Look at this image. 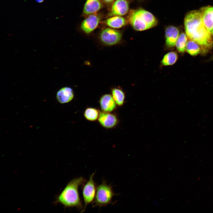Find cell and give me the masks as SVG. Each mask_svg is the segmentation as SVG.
Wrapping results in <instances>:
<instances>
[{
	"label": "cell",
	"mask_w": 213,
	"mask_h": 213,
	"mask_svg": "<svg viewBox=\"0 0 213 213\" xmlns=\"http://www.w3.org/2000/svg\"><path fill=\"white\" fill-rule=\"evenodd\" d=\"M184 26L188 38L198 44L202 51L206 52L212 49L213 39L204 24L201 12L195 10L188 13L185 18Z\"/></svg>",
	"instance_id": "6da1fadb"
},
{
	"label": "cell",
	"mask_w": 213,
	"mask_h": 213,
	"mask_svg": "<svg viewBox=\"0 0 213 213\" xmlns=\"http://www.w3.org/2000/svg\"><path fill=\"white\" fill-rule=\"evenodd\" d=\"M86 181V180L82 177L71 180L56 197L54 204H60L65 208L75 207L81 212H83L84 205L80 197L78 188Z\"/></svg>",
	"instance_id": "7a4b0ae2"
},
{
	"label": "cell",
	"mask_w": 213,
	"mask_h": 213,
	"mask_svg": "<svg viewBox=\"0 0 213 213\" xmlns=\"http://www.w3.org/2000/svg\"><path fill=\"white\" fill-rule=\"evenodd\" d=\"M128 21L135 30H145L156 25L157 20L151 12L142 9L134 10L128 16Z\"/></svg>",
	"instance_id": "3957f363"
},
{
	"label": "cell",
	"mask_w": 213,
	"mask_h": 213,
	"mask_svg": "<svg viewBox=\"0 0 213 213\" xmlns=\"http://www.w3.org/2000/svg\"><path fill=\"white\" fill-rule=\"evenodd\" d=\"M117 194L114 193L111 184L108 185L104 180L100 184L97 185L95 199L92 204L93 207H101L112 204V199Z\"/></svg>",
	"instance_id": "277c9868"
},
{
	"label": "cell",
	"mask_w": 213,
	"mask_h": 213,
	"mask_svg": "<svg viewBox=\"0 0 213 213\" xmlns=\"http://www.w3.org/2000/svg\"><path fill=\"white\" fill-rule=\"evenodd\" d=\"M95 174L94 172L91 175L88 180L82 185L84 202L83 212L85 211L87 206L93 201L95 196L97 185L93 180Z\"/></svg>",
	"instance_id": "5b68a950"
},
{
	"label": "cell",
	"mask_w": 213,
	"mask_h": 213,
	"mask_svg": "<svg viewBox=\"0 0 213 213\" xmlns=\"http://www.w3.org/2000/svg\"><path fill=\"white\" fill-rule=\"evenodd\" d=\"M121 33L113 28H107L104 29L100 34V39L104 44L112 46L119 43L122 38Z\"/></svg>",
	"instance_id": "8992f818"
},
{
	"label": "cell",
	"mask_w": 213,
	"mask_h": 213,
	"mask_svg": "<svg viewBox=\"0 0 213 213\" xmlns=\"http://www.w3.org/2000/svg\"><path fill=\"white\" fill-rule=\"evenodd\" d=\"M100 20V16L96 13L89 15L82 22L81 29L85 33L89 34L97 28Z\"/></svg>",
	"instance_id": "52a82bcc"
},
{
	"label": "cell",
	"mask_w": 213,
	"mask_h": 213,
	"mask_svg": "<svg viewBox=\"0 0 213 213\" xmlns=\"http://www.w3.org/2000/svg\"><path fill=\"white\" fill-rule=\"evenodd\" d=\"M179 35V30L176 27L170 26L167 27L165 31L166 47L169 49L173 48Z\"/></svg>",
	"instance_id": "ba28073f"
},
{
	"label": "cell",
	"mask_w": 213,
	"mask_h": 213,
	"mask_svg": "<svg viewBox=\"0 0 213 213\" xmlns=\"http://www.w3.org/2000/svg\"><path fill=\"white\" fill-rule=\"evenodd\" d=\"M129 3L127 0H116L111 7L109 15L122 16L126 14L129 10Z\"/></svg>",
	"instance_id": "9c48e42d"
},
{
	"label": "cell",
	"mask_w": 213,
	"mask_h": 213,
	"mask_svg": "<svg viewBox=\"0 0 213 213\" xmlns=\"http://www.w3.org/2000/svg\"><path fill=\"white\" fill-rule=\"evenodd\" d=\"M98 119L100 125L106 128L114 127L118 122L116 116L108 112H100Z\"/></svg>",
	"instance_id": "30bf717a"
},
{
	"label": "cell",
	"mask_w": 213,
	"mask_h": 213,
	"mask_svg": "<svg viewBox=\"0 0 213 213\" xmlns=\"http://www.w3.org/2000/svg\"><path fill=\"white\" fill-rule=\"evenodd\" d=\"M201 12L205 27L211 35L213 36V7L203 8Z\"/></svg>",
	"instance_id": "8fae6325"
},
{
	"label": "cell",
	"mask_w": 213,
	"mask_h": 213,
	"mask_svg": "<svg viewBox=\"0 0 213 213\" xmlns=\"http://www.w3.org/2000/svg\"><path fill=\"white\" fill-rule=\"evenodd\" d=\"M99 103L103 112H109L113 111L116 108V104L112 95L107 94L102 96Z\"/></svg>",
	"instance_id": "7c38bea8"
},
{
	"label": "cell",
	"mask_w": 213,
	"mask_h": 213,
	"mask_svg": "<svg viewBox=\"0 0 213 213\" xmlns=\"http://www.w3.org/2000/svg\"><path fill=\"white\" fill-rule=\"evenodd\" d=\"M74 97L72 89L70 87H65L61 88L57 92L56 98L60 103L63 104L71 101Z\"/></svg>",
	"instance_id": "4fadbf2b"
},
{
	"label": "cell",
	"mask_w": 213,
	"mask_h": 213,
	"mask_svg": "<svg viewBox=\"0 0 213 213\" xmlns=\"http://www.w3.org/2000/svg\"><path fill=\"white\" fill-rule=\"evenodd\" d=\"M102 7V4L100 0H86L83 7V12L87 16L96 14Z\"/></svg>",
	"instance_id": "5bb4252c"
},
{
	"label": "cell",
	"mask_w": 213,
	"mask_h": 213,
	"mask_svg": "<svg viewBox=\"0 0 213 213\" xmlns=\"http://www.w3.org/2000/svg\"><path fill=\"white\" fill-rule=\"evenodd\" d=\"M104 22L110 28H119L125 26L127 23V21L121 16H114L105 20Z\"/></svg>",
	"instance_id": "9a60e30c"
},
{
	"label": "cell",
	"mask_w": 213,
	"mask_h": 213,
	"mask_svg": "<svg viewBox=\"0 0 213 213\" xmlns=\"http://www.w3.org/2000/svg\"><path fill=\"white\" fill-rule=\"evenodd\" d=\"M178 58V56L176 52H169L163 56L161 61V64L164 66L172 65L176 62Z\"/></svg>",
	"instance_id": "2e32d148"
},
{
	"label": "cell",
	"mask_w": 213,
	"mask_h": 213,
	"mask_svg": "<svg viewBox=\"0 0 213 213\" xmlns=\"http://www.w3.org/2000/svg\"><path fill=\"white\" fill-rule=\"evenodd\" d=\"M112 96L116 104L121 106L124 104L125 95L123 91L118 88H114L112 90Z\"/></svg>",
	"instance_id": "e0dca14e"
},
{
	"label": "cell",
	"mask_w": 213,
	"mask_h": 213,
	"mask_svg": "<svg viewBox=\"0 0 213 213\" xmlns=\"http://www.w3.org/2000/svg\"><path fill=\"white\" fill-rule=\"evenodd\" d=\"M187 42L186 35L183 33H181L179 35L175 44L176 48L179 53H183L185 52Z\"/></svg>",
	"instance_id": "ac0fdd59"
},
{
	"label": "cell",
	"mask_w": 213,
	"mask_h": 213,
	"mask_svg": "<svg viewBox=\"0 0 213 213\" xmlns=\"http://www.w3.org/2000/svg\"><path fill=\"white\" fill-rule=\"evenodd\" d=\"M201 50L200 46L195 41L190 40L187 42L185 50L191 55L198 54L201 52Z\"/></svg>",
	"instance_id": "d6986e66"
},
{
	"label": "cell",
	"mask_w": 213,
	"mask_h": 213,
	"mask_svg": "<svg viewBox=\"0 0 213 213\" xmlns=\"http://www.w3.org/2000/svg\"><path fill=\"white\" fill-rule=\"evenodd\" d=\"M99 114V112L97 109L93 107H88L84 111V115L86 120L93 121L98 119Z\"/></svg>",
	"instance_id": "ffe728a7"
},
{
	"label": "cell",
	"mask_w": 213,
	"mask_h": 213,
	"mask_svg": "<svg viewBox=\"0 0 213 213\" xmlns=\"http://www.w3.org/2000/svg\"><path fill=\"white\" fill-rule=\"evenodd\" d=\"M104 2L107 3H109L113 2L114 1V0H102Z\"/></svg>",
	"instance_id": "44dd1931"
},
{
	"label": "cell",
	"mask_w": 213,
	"mask_h": 213,
	"mask_svg": "<svg viewBox=\"0 0 213 213\" xmlns=\"http://www.w3.org/2000/svg\"><path fill=\"white\" fill-rule=\"evenodd\" d=\"M44 0H35V1L39 3H41L43 2Z\"/></svg>",
	"instance_id": "7402d4cb"
}]
</instances>
